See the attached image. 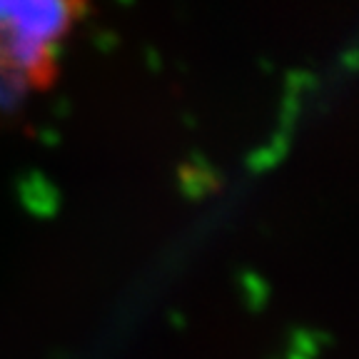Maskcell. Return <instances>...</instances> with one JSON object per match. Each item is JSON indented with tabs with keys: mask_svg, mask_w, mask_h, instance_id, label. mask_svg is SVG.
Instances as JSON below:
<instances>
[{
	"mask_svg": "<svg viewBox=\"0 0 359 359\" xmlns=\"http://www.w3.org/2000/svg\"><path fill=\"white\" fill-rule=\"evenodd\" d=\"M85 0H0V90L18 97L53 78Z\"/></svg>",
	"mask_w": 359,
	"mask_h": 359,
	"instance_id": "cell-1",
	"label": "cell"
}]
</instances>
